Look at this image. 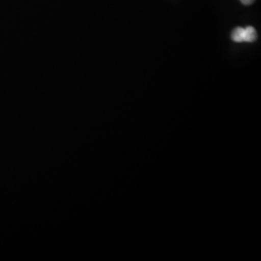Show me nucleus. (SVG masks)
I'll return each instance as SVG.
<instances>
[{"label": "nucleus", "instance_id": "f257e3e1", "mask_svg": "<svg viewBox=\"0 0 261 261\" xmlns=\"http://www.w3.org/2000/svg\"><path fill=\"white\" fill-rule=\"evenodd\" d=\"M244 30H245L244 42L252 43L256 40L257 34H256V30L254 28L252 27H248V28H244Z\"/></svg>", "mask_w": 261, "mask_h": 261}, {"label": "nucleus", "instance_id": "f03ea898", "mask_svg": "<svg viewBox=\"0 0 261 261\" xmlns=\"http://www.w3.org/2000/svg\"><path fill=\"white\" fill-rule=\"evenodd\" d=\"M244 34H245V30L242 28H236L232 31L231 34V39L236 43H242L244 42Z\"/></svg>", "mask_w": 261, "mask_h": 261}, {"label": "nucleus", "instance_id": "7ed1b4c3", "mask_svg": "<svg viewBox=\"0 0 261 261\" xmlns=\"http://www.w3.org/2000/svg\"><path fill=\"white\" fill-rule=\"evenodd\" d=\"M244 5H251L254 0H240Z\"/></svg>", "mask_w": 261, "mask_h": 261}]
</instances>
